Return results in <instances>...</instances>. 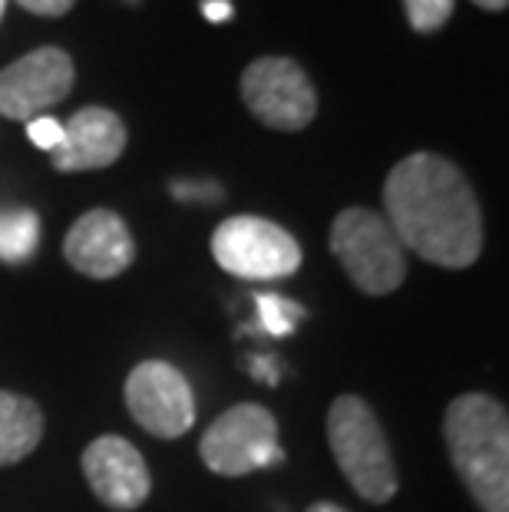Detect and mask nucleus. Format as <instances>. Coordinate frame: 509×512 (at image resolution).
I'll list each match as a JSON object with an SVG mask.
<instances>
[{
  "label": "nucleus",
  "mask_w": 509,
  "mask_h": 512,
  "mask_svg": "<svg viewBox=\"0 0 509 512\" xmlns=\"http://www.w3.org/2000/svg\"><path fill=\"white\" fill-rule=\"evenodd\" d=\"M387 225L400 248L440 268H470L483 252V212L467 176L437 152L400 159L384 182Z\"/></svg>",
  "instance_id": "nucleus-1"
},
{
  "label": "nucleus",
  "mask_w": 509,
  "mask_h": 512,
  "mask_svg": "<svg viewBox=\"0 0 509 512\" xmlns=\"http://www.w3.org/2000/svg\"><path fill=\"white\" fill-rule=\"evenodd\" d=\"M453 470L483 512H509V417L500 400L463 394L443 417Z\"/></svg>",
  "instance_id": "nucleus-2"
},
{
  "label": "nucleus",
  "mask_w": 509,
  "mask_h": 512,
  "mask_svg": "<svg viewBox=\"0 0 509 512\" xmlns=\"http://www.w3.org/2000/svg\"><path fill=\"white\" fill-rule=\"evenodd\" d=\"M328 443L338 470L367 503H391L397 496V470L381 420L361 397H338L328 410Z\"/></svg>",
  "instance_id": "nucleus-3"
},
{
  "label": "nucleus",
  "mask_w": 509,
  "mask_h": 512,
  "mask_svg": "<svg viewBox=\"0 0 509 512\" xmlns=\"http://www.w3.org/2000/svg\"><path fill=\"white\" fill-rule=\"evenodd\" d=\"M331 255L364 294H391L407 278V255L384 215L371 209H344L331 222Z\"/></svg>",
  "instance_id": "nucleus-4"
},
{
  "label": "nucleus",
  "mask_w": 509,
  "mask_h": 512,
  "mask_svg": "<svg viewBox=\"0 0 509 512\" xmlns=\"http://www.w3.org/2000/svg\"><path fill=\"white\" fill-rule=\"evenodd\" d=\"M199 456L219 476H248L285 460L278 443V420L258 403L225 410L199 440Z\"/></svg>",
  "instance_id": "nucleus-5"
},
{
  "label": "nucleus",
  "mask_w": 509,
  "mask_h": 512,
  "mask_svg": "<svg viewBox=\"0 0 509 512\" xmlns=\"http://www.w3.org/2000/svg\"><path fill=\"white\" fill-rule=\"evenodd\" d=\"M215 261L235 278L275 281L301 268V245L281 225L258 215H232L212 235Z\"/></svg>",
  "instance_id": "nucleus-6"
},
{
  "label": "nucleus",
  "mask_w": 509,
  "mask_h": 512,
  "mask_svg": "<svg viewBox=\"0 0 509 512\" xmlns=\"http://www.w3.org/2000/svg\"><path fill=\"white\" fill-rule=\"evenodd\" d=\"M242 100L258 123L278 133H298L318 113V93L311 76L291 57L252 60L242 73Z\"/></svg>",
  "instance_id": "nucleus-7"
},
{
  "label": "nucleus",
  "mask_w": 509,
  "mask_h": 512,
  "mask_svg": "<svg viewBox=\"0 0 509 512\" xmlns=\"http://www.w3.org/2000/svg\"><path fill=\"white\" fill-rule=\"evenodd\" d=\"M126 407L143 430L159 440H176L196 423V397L179 367L143 361L126 377Z\"/></svg>",
  "instance_id": "nucleus-8"
},
{
  "label": "nucleus",
  "mask_w": 509,
  "mask_h": 512,
  "mask_svg": "<svg viewBox=\"0 0 509 512\" xmlns=\"http://www.w3.org/2000/svg\"><path fill=\"white\" fill-rule=\"evenodd\" d=\"M73 83H77V67L67 50H30L0 70V116L37 119L50 106L67 100Z\"/></svg>",
  "instance_id": "nucleus-9"
},
{
  "label": "nucleus",
  "mask_w": 509,
  "mask_h": 512,
  "mask_svg": "<svg viewBox=\"0 0 509 512\" xmlns=\"http://www.w3.org/2000/svg\"><path fill=\"white\" fill-rule=\"evenodd\" d=\"M63 258L86 278L110 281L133 265L136 245L126 222L110 209H93L80 215L63 238Z\"/></svg>",
  "instance_id": "nucleus-10"
},
{
  "label": "nucleus",
  "mask_w": 509,
  "mask_h": 512,
  "mask_svg": "<svg viewBox=\"0 0 509 512\" xmlns=\"http://www.w3.org/2000/svg\"><path fill=\"white\" fill-rule=\"evenodd\" d=\"M83 476L90 483L93 496L103 506L129 512L139 509L149 496V479L143 453L123 437H100L86 446L83 453Z\"/></svg>",
  "instance_id": "nucleus-11"
},
{
  "label": "nucleus",
  "mask_w": 509,
  "mask_h": 512,
  "mask_svg": "<svg viewBox=\"0 0 509 512\" xmlns=\"http://www.w3.org/2000/svg\"><path fill=\"white\" fill-rule=\"evenodd\" d=\"M126 123L106 106H83L63 126L60 146L50 152L57 172L106 169L126 152Z\"/></svg>",
  "instance_id": "nucleus-12"
},
{
  "label": "nucleus",
  "mask_w": 509,
  "mask_h": 512,
  "mask_svg": "<svg viewBox=\"0 0 509 512\" xmlns=\"http://www.w3.org/2000/svg\"><path fill=\"white\" fill-rule=\"evenodd\" d=\"M43 437V410L30 397L0 390V466H14L37 450Z\"/></svg>",
  "instance_id": "nucleus-13"
},
{
  "label": "nucleus",
  "mask_w": 509,
  "mask_h": 512,
  "mask_svg": "<svg viewBox=\"0 0 509 512\" xmlns=\"http://www.w3.org/2000/svg\"><path fill=\"white\" fill-rule=\"evenodd\" d=\"M40 245V219L34 209H0V261L24 265Z\"/></svg>",
  "instance_id": "nucleus-14"
},
{
  "label": "nucleus",
  "mask_w": 509,
  "mask_h": 512,
  "mask_svg": "<svg viewBox=\"0 0 509 512\" xmlns=\"http://www.w3.org/2000/svg\"><path fill=\"white\" fill-rule=\"evenodd\" d=\"M258 321L272 337H288L295 334V324L308 318V311L295 304L291 298H278V294H258Z\"/></svg>",
  "instance_id": "nucleus-15"
},
{
  "label": "nucleus",
  "mask_w": 509,
  "mask_h": 512,
  "mask_svg": "<svg viewBox=\"0 0 509 512\" xmlns=\"http://www.w3.org/2000/svg\"><path fill=\"white\" fill-rule=\"evenodd\" d=\"M404 10L417 34H437L453 14V0H404Z\"/></svg>",
  "instance_id": "nucleus-16"
},
{
  "label": "nucleus",
  "mask_w": 509,
  "mask_h": 512,
  "mask_svg": "<svg viewBox=\"0 0 509 512\" xmlns=\"http://www.w3.org/2000/svg\"><path fill=\"white\" fill-rule=\"evenodd\" d=\"M27 136H30V143H34L37 149L53 152L60 146V139H63V123H57L53 116H37V119H30V123H27Z\"/></svg>",
  "instance_id": "nucleus-17"
},
{
  "label": "nucleus",
  "mask_w": 509,
  "mask_h": 512,
  "mask_svg": "<svg viewBox=\"0 0 509 512\" xmlns=\"http://www.w3.org/2000/svg\"><path fill=\"white\" fill-rule=\"evenodd\" d=\"M17 4L37 17H63L77 0H17Z\"/></svg>",
  "instance_id": "nucleus-18"
},
{
  "label": "nucleus",
  "mask_w": 509,
  "mask_h": 512,
  "mask_svg": "<svg viewBox=\"0 0 509 512\" xmlns=\"http://www.w3.org/2000/svg\"><path fill=\"white\" fill-rule=\"evenodd\" d=\"M199 10H202V17H205V20H212V24H225V20H232V17H235L232 0H202Z\"/></svg>",
  "instance_id": "nucleus-19"
},
{
  "label": "nucleus",
  "mask_w": 509,
  "mask_h": 512,
  "mask_svg": "<svg viewBox=\"0 0 509 512\" xmlns=\"http://www.w3.org/2000/svg\"><path fill=\"white\" fill-rule=\"evenodd\" d=\"M252 370L265 380V384H278V367H275L272 361H265V357H262V361H255Z\"/></svg>",
  "instance_id": "nucleus-20"
},
{
  "label": "nucleus",
  "mask_w": 509,
  "mask_h": 512,
  "mask_svg": "<svg viewBox=\"0 0 509 512\" xmlns=\"http://www.w3.org/2000/svg\"><path fill=\"white\" fill-rule=\"evenodd\" d=\"M476 7H483V10H490V14H500V10H506L509 0H473Z\"/></svg>",
  "instance_id": "nucleus-21"
},
{
  "label": "nucleus",
  "mask_w": 509,
  "mask_h": 512,
  "mask_svg": "<svg viewBox=\"0 0 509 512\" xmlns=\"http://www.w3.org/2000/svg\"><path fill=\"white\" fill-rule=\"evenodd\" d=\"M305 512H348V509H341L338 503H314V506H308Z\"/></svg>",
  "instance_id": "nucleus-22"
},
{
  "label": "nucleus",
  "mask_w": 509,
  "mask_h": 512,
  "mask_svg": "<svg viewBox=\"0 0 509 512\" xmlns=\"http://www.w3.org/2000/svg\"><path fill=\"white\" fill-rule=\"evenodd\" d=\"M4 10H7V0H0V17H4Z\"/></svg>",
  "instance_id": "nucleus-23"
},
{
  "label": "nucleus",
  "mask_w": 509,
  "mask_h": 512,
  "mask_svg": "<svg viewBox=\"0 0 509 512\" xmlns=\"http://www.w3.org/2000/svg\"><path fill=\"white\" fill-rule=\"evenodd\" d=\"M126 4H139V0H126Z\"/></svg>",
  "instance_id": "nucleus-24"
}]
</instances>
